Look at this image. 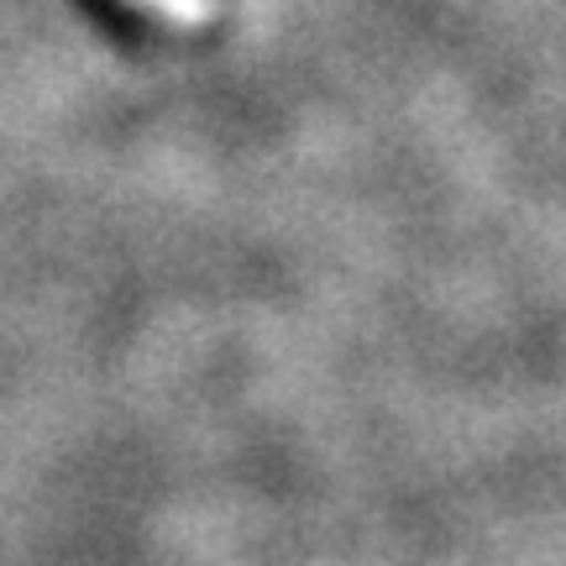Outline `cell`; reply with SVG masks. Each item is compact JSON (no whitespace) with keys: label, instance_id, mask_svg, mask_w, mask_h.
I'll return each instance as SVG.
<instances>
[{"label":"cell","instance_id":"obj_1","mask_svg":"<svg viewBox=\"0 0 566 566\" xmlns=\"http://www.w3.org/2000/svg\"><path fill=\"white\" fill-rule=\"evenodd\" d=\"M126 6H137V11H147L153 21H163V27H179V32L210 27V21L221 17V0H126Z\"/></svg>","mask_w":566,"mask_h":566}]
</instances>
